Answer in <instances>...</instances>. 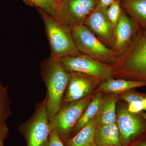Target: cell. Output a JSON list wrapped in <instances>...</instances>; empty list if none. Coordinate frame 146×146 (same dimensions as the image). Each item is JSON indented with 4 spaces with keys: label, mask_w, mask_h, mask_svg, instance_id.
<instances>
[{
    "label": "cell",
    "mask_w": 146,
    "mask_h": 146,
    "mask_svg": "<svg viewBox=\"0 0 146 146\" xmlns=\"http://www.w3.org/2000/svg\"><path fill=\"white\" fill-rule=\"evenodd\" d=\"M71 31L76 46L82 54L112 65L117 62L119 56L101 42L85 25L74 28Z\"/></svg>",
    "instance_id": "4"
},
{
    "label": "cell",
    "mask_w": 146,
    "mask_h": 146,
    "mask_svg": "<svg viewBox=\"0 0 146 146\" xmlns=\"http://www.w3.org/2000/svg\"><path fill=\"white\" fill-rule=\"evenodd\" d=\"M131 146H146V136L136 141Z\"/></svg>",
    "instance_id": "26"
},
{
    "label": "cell",
    "mask_w": 146,
    "mask_h": 146,
    "mask_svg": "<svg viewBox=\"0 0 146 146\" xmlns=\"http://www.w3.org/2000/svg\"><path fill=\"white\" fill-rule=\"evenodd\" d=\"M45 146H66L56 132L51 131L48 141Z\"/></svg>",
    "instance_id": "23"
},
{
    "label": "cell",
    "mask_w": 146,
    "mask_h": 146,
    "mask_svg": "<svg viewBox=\"0 0 146 146\" xmlns=\"http://www.w3.org/2000/svg\"><path fill=\"white\" fill-rule=\"evenodd\" d=\"M98 125L97 116L81 129L75 136L62 141L66 146H91Z\"/></svg>",
    "instance_id": "15"
},
{
    "label": "cell",
    "mask_w": 146,
    "mask_h": 146,
    "mask_svg": "<svg viewBox=\"0 0 146 146\" xmlns=\"http://www.w3.org/2000/svg\"><path fill=\"white\" fill-rule=\"evenodd\" d=\"M117 123L122 146H131L146 136V121L139 114H133L127 108H121L117 115Z\"/></svg>",
    "instance_id": "9"
},
{
    "label": "cell",
    "mask_w": 146,
    "mask_h": 146,
    "mask_svg": "<svg viewBox=\"0 0 146 146\" xmlns=\"http://www.w3.org/2000/svg\"><path fill=\"white\" fill-rule=\"evenodd\" d=\"M143 105L144 108V110L146 111V97L145 98L144 100Z\"/></svg>",
    "instance_id": "29"
},
{
    "label": "cell",
    "mask_w": 146,
    "mask_h": 146,
    "mask_svg": "<svg viewBox=\"0 0 146 146\" xmlns=\"http://www.w3.org/2000/svg\"><path fill=\"white\" fill-rule=\"evenodd\" d=\"M113 66L118 78L146 82V36L141 29Z\"/></svg>",
    "instance_id": "1"
},
{
    "label": "cell",
    "mask_w": 146,
    "mask_h": 146,
    "mask_svg": "<svg viewBox=\"0 0 146 146\" xmlns=\"http://www.w3.org/2000/svg\"><path fill=\"white\" fill-rule=\"evenodd\" d=\"M47 100L46 96L44 100L36 104L32 116L19 126L27 146H45L48 141L51 130Z\"/></svg>",
    "instance_id": "5"
},
{
    "label": "cell",
    "mask_w": 146,
    "mask_h": 146,
    "mask_svg": "<svg viewBox=\"0 0 146 146\" xmlns=\"http://www.w3.org/2000/svg\"><path fill=\"white\" fill-rule=\"evenodd\" d=\"M52 1H54V2L57 5V0H52Z\"/></svg>",
    "instance_id": "32"
},
{
    "label": "cell",
    "mask_w": 146,
    "mask_h": 146,
    "mask_svg": "<svg viewBox=\"0 0 146 146\" xmlns=\"http://www.w3.org/2000/svg\"><path fill=\"white\" fill-rule=\"evenodd\" d=\"M141 30L142 31L143 34L145 36H146V29L144 30Z\"/></svg>",
    "instance_id": "31"
},
{
    "label": "cell",
    "mask_w": 146,
    "mask_h": 146,
    "mask_svg": "<svg viewBox=\"0 0 146 146\" xmlns=\"http://www.w3.org/2000/svg\"><path fill=\"white\" fill-rule=\"evenodd\" d=\"M8 88L0 82V129H8L7 120L12 115Z\"/></svg>",
    "instance_id": "19"
},
{
    "label": "cell",
    "mask_w": 146,
    "mask_h": 146,
    "mask_svg": "<svg viewBox=\"0 0 146 146\" xmlns=\"http://www.w3.org/2000/svg\"><path fill=\"white\" fill-rule=\"evenodd\" d=\"M92 96L61 107L50 121L51 131L56 132L62 141L69 138L76 123L92 99Z\"/></svg>",
    "instance_id": "7"
},
{
    "label": "cell",
    "mask_w": 146,
    "mask_h": 146,
    "mask_svg": "<svg viewBox=\"0 0 146 146\" xmlns=\"http://www.w3.org/2000/svg\"><path fill=\"white\" fill-rule=\"evenodd\" d=\"M107 9L99 4L84 25L105 45L112 49L115 43V29L108 16Z\"/></svg>",
    "instance_id": "10"
},
{
    "label": "cell",
    "mask_w": 146,
    "mask_h": 146,
    "mask_svg": "<svg viewBox=\"0 0 146 146\" xmlns=\"http://www.w3.org/2000/svg\"><path fill=\"white\" fill-rule=\"evenodd\" d=\"M122 9L138 25L146 29V0H120Z\"/></svg>",
    "instance_id": "13"
},
{
    "label": "cell",
    "mask_w": 146,
    "mask_h": 146,
    "mask_svg": "<svg viewBox=\"0 0 146 146\" xmlns=\"http://www.w3.org/2000/svg\"><path fill=\"white\" fill-rule=\"evenodd\" d=\"M27 5L42 9L55 18L57 4L52 0H23Z\"/></svg>",
    "instance_id": "20"
},
{
    "label": "cell",
    "mask_w": 146,
    "mask_h": 146,
    "mask_svg": "<svg viewBox=\"0 0 146 146\" xmlns=\"http://www.w3.org/2000/svg\"><path fill=\"white\" fill-rule=\"evenodd\" d=\"M139 114L146 121V112L142 111V112H140Z\"/></svg>",
    "instance_id": "28"
},
{
    "label": "cell",
    "mask_w": 146,
    "mask_h": 146,
    "mask_svg": "<svg viewBox=\"0 0 146 146\" xmlns=\"http://www.w3.org/2000/svg\"><path fill=\"white\" fill-rule=\"evenodd\" d=\"M140 29L138 25L122 9L115 29V43L112 48L119 56L126 49Z\"/></svg>",
    "instance_id": "12"
},
{
    "label": "cell",
    "mask_w": 146,
    "mask_h": 146,
    "mask_svg": "<svg viewBox=\"0 0 146 146\" xmlns=\"http://www.w3.org/2000/svg\"><path fill=\"white\" fill-rule=\"evenodd\" d=\"M93 146H97L96 145L95 143H93Z\"/></svg>",
    "instance_id": "34"
},
{
    "label": "cell",
    "mask_w": 146,
    "mask_h": 146,
    "mask_svg": "<svg viewBox=\"0 0 146 146\" xmlns=\"http://www.w3.org/2000/svg\"><path fill=\"white\" fill-rule=\"evenodd\" d=\"M94 143L97 146H122L117 126L115 123L98 125Z\"/></svg>",
    "instance_id": "14"
},
{
    "label": "cell",
    "mask_w": 146,
    "mask_h": 146,
    "mask_svg": "<svg viewBox=\"0 0 146 146\" xmlns=\"http://www.w3.org/2000/svg\"><path fill=\"white\" fill-rule=\"evenodd\" d=\"M100 81L98 79L82 73H71L62 106L89 96L94 87Z\"/></svg>",
    "instance_id": "11"
},
{
    "label": "cell",
    "mask_w": 146,
    "mask_h": 146,
    "mask_svg": "<svg viewBox=\"0 0 146 146\" xmlns=\"http://www.w3.org/2000/svg\"><path fill=\"white\" fill-rule=\"evenodd\" d=\"M61 1H62V0H57V4H58V3L60 2Z\"/></svg>",
    "instance_id": "33"
},
{
    "label": "cell",
    "mask_w": 146,
    "mask_h": 146,
    "mask_svg": "<svg viewBox=\"0 0 146 146\" xmlns=\"http://www.w3.org/2000/svg\"><path fill=\"white\" fill-rule=\"evenodd\" d=\"M91 146H93V145H91Z\"/></svg>",
    "instance_id": "35"
},
{
    "label": "cell",
    "mask_w": 146,
    "mask_h": 146,
    "mask_svg": "<svg viewBox=\"0 0 146 146\" xmlns=\"http://www.w3.org/2000/svg\"><path fill=\"white\" fill-rule=\"evenodd\" d=\"M146 86V82L133 81L125 79L111 78L103 81L98 87V91L105 93H120L131 89Z\"/></svg>",
    "instance_id": "16"
},
{
    "label": "cell",
    "mask_w": 146,
    "mask_h": 146,
    "mask_svg": "<svg viewBox=\"0 0 146 146\" xmlns=\"http://www.w3.org/2000/svg\"><path fill=\"white\" fill-rule=\"evenodd\" d=\"M120 0H115L107 9L108 16L115 29L121 13Z\"/></svg>",
    "instance_id": "21"
},
{
    "label": "cell",
    "mask_w": 146,
    "mask_h": 146,
    "mask_svg": "<svg viewBox=\"0 0 146 146\" xmlns=\"http://www.w3.org/2000/svg\"><path fill=\"white\" fill-rule=\"evenodd\" d=\"M100 0H62L58 3L55 19L72 30L84 25Z\"/></svg>",
    "instance_id": "6"
},
{
    "label": "cell",
    "mask_w": 146,
    "mask_h": 146,
    "mask_svg": "<svg viewBox=\"0 0 146 146\" xmlns=\"http://www.w3.org/2000/svg\"><path fill=\"white\" fill-rule=\"evenodd\" d=\"M146 97V95L141 93L130 92L123 95L121 98L129 104L135 102H143Z\"/></svg>",
    "instance_id": "22"
},
{
    "label": "cell",
    "mask_w": 146,
    "mask_h": 146,
    "mask_svg": "<svg viewBox=\"0 0 146 146\" xmlns=\"http://www.w3.org/2000/svg\"><path fill=\"white\" fill-rule=\"evenodd\" d=\"M9 129H0V140H5L8 137L9 134Z\"/></svg>",
    "instance_id": "25"
},
{
    "label": "cell",
    "mask_w": 146,
    "mask_h": 146,
    "mask_svg": "<svg viewBox=\"0 0 146 146\" xmlns=\"http://www.w3.org/2000/svg\"><path fill=\"white\" fill-rule=\"evenodd\" d=\"M127 110L133 114H139L144 110L143 102L137 101L128 104Z\"/></svg>",
    "instance_id": "24"
},
{
    "label": "cell",
    "mask_w": 146,
    "mask_h": 146,
    "mask_svg": "<svg viewBox=\"0 0 146 146\" xmlns=\"http://www.w3.org/2000/svg\"><path fill=\"white\" fill-rule=\"evenodd\" d=\"M59 60L64 70L69 72L82 73L103 81L113 78L115 76L113 65L100 62L87 55L81 54Z\"/></svg>",
    "instance_id": "8"
},
{
    "label": "cell",
    "mask_w": 146,
    "mask_h": 146,
    "mask_svg": "<svg viewBox=\"0 0 146 146\" xmlns=\"http://www.w3.org/2000/svg\"><path fill=\"white\" fill-rule=\"evenodd\" d=\"M4 141H3V140H0V146H4Z\"/></svg>",
    "instance_id": "30"
},
{
    "label": "cell",
    "mask_w": 146,
    "mask_h": 146,
    "mask_svg": "<svg viewBox=\"0 0 146 146\" xmlns=\"http://www.w3.org/2000/svg\"><path fill=\"white\" fill-rule=\"evenodd\" d=\"M41 69L47 89V112L50 121L62 107L71 73L64 70L59 60L50 56L42 61Z\"/></svg>",
    "instance_id": "2"
},
{
    "label": "cell",
    "mask_w": 146,
    "mask_h": 146,
    "mask_svg": "<svg viewBox=\"0 0 146 146\" xmlns=\"http://www.w3.org/2000/svg\"><path fill=\"white\" fill-rule=\"evenodd\" d=\"M115 0H100L99 4L103 7L108 8Z\"/></svg>",
    "instance_id": "27"
},
{
    "label": "cell",
    "mask_w": 146,
    "mask_h": 146,
    "mask_svg": "<svg viewBox=\"0 0 146 146\" xmlns=\"http://www.w3.org/2000/svg\"><path fill=\"white\" fill-rule=\"evenodd\" d=\"M102 99V95L100 92L97 93L93 97L73 129V131L76 134L97 116L99 111Z\"/></svg>",
    "instance_id": "18"
},
{
    "label": "cell",
    "mask_w": 146,
    "mask_h": 146,
    "mask_svg": "<svg viewBox=\"0 0 146 146\" xmlns=\"http://www.w3.org/2000/svg\"><path fill=\"white\" fill-rule=\"evenodd\" d=\"M37 9L44 24L50 48V56L59 59L81 54L76 46L71 30L44 10Z\"/></svg>",
    "instance_id": "3"
},
{
    "label": "cell",
    "mask_w": 146,
    "mask_h": 146,
    "mask_svg": "<svg viewBox=\"0 0 146 146\" xmlns=\"http://www.w3.org/2000/svg\"><path fill=\"white\" fill-rule=\"evenodd\" d=\"M117 97L115 96L103 99L99 111L97 115L98 125H104L116 123V104Z\"/></svg>",
    "instance_id": "17"
}]
</instances>
